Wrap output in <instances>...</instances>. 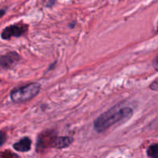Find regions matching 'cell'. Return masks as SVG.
Returning <instances> with one entry per match:
<instances>
[{
  "label": "cell",
  "instance_id": "6da1fadb",
  "mask_svg": "<svg viewBox=\"0 0 158 158\" xmlns=\"http://www.w3.org/2000/svg\"><path fill=\"white\" fill-rule=\"evenodd\" d=\"M132 115L133 110L130 107H123L120 109H116V108L110 109L102 114L100 116H99L94 120V130L98 133L103 132L115 123L130 118Z\"/></svg>",
  "mask_w": 158,
  "mask_h": 158
},
{
  "label": "cell",
  "instance_id": "7a4b0ae2",
  "mask_svg": "<svg viewBox=\"0 0 158 158\" xmlns=\"http://www.w3.org/2000/svg\"><path fill=\"white\" fill-rule=\"evenodd\" d=\"M40 89L41 85L35 83H31L24 86H19L11 91V100L15 103H25L36 97L40 94Z\"/></svg>",
  "mask_w": 158,
  "mask_h": 158
},
{
  "label": "cell",
  "instance_id": "3957f363",
  "mask_svg": "<svg viewBox=\"0 0 158 158\" xmlns=\"http://www.w3.org/2000/svg\"><path fill=\"white\" fill-rule=\"evenodd\" d=\"M28 30L27 25L19 23L7 26L2 30L1 37L3 40H9L12 37H20Z\"/></svg>",
  "mask_w": 158,
  "mask_h": 158
},
{
  "label": "cell",
  "instance_id": "277c9868",
  "mask_svg": "<svg viewBox=\"0 0 158 158\" xmlns=\"http://www.w3.org/2000/svg\"><path fill=\"white\" fill-rule=\"evenodd\" d=\"M21 57L17 52H10L0 56V69H10L20 60Z\"/></svg>",
  "mask_w": 158,
  "mask_h": 158
},
{
  "label": "cell",
  "instance_id": "5b68a950",
  "mask_svg": "<svg viewBox=\"0 0 158 158\" xmlns=\"http://www.w3.org/2000/svg\"><path fill=\"white\" fill-rule=\"evenodd\" d=\"M73 143V138L70 137H56L54 136L52 138L51 147L56 149H63L68 148Z\"/></svg>",
  "mask_w": 158,
  "mask_h": 158
},
{
  "label": "cell",
  "instance_id": "8992f818",
  "mask_svg": "<svg viewBox=\"0 0 158 158\" xmlns=\"http://www.w3.org/2000/svg\"><path fill=\"white\" fill-rule=\"evenodd\" d=\"M32 141L30 139L27 137H25L22 138L19 141L13 144V148L19 152H27L30 151Z\"/></svg>",
  "mask_w": 158,
  "mask_h": 158
},
{
  "label": "cell",
  "instance_id": "52a82bcc",
  "mask_svg": "<svg viewBox=\"0 0 158 158\" xmlns=\"http://www.w3.org/2000/svg\"><path fill=\"white\" fill-rule=\"evenodd\" d=\"M157 144H153L148 149V155L151 158H157Z\"/></svg>",
  "mask_w": 158,
  "mask_h": 158
},
{
  "label": "cell",
  "instance_id": "ba28073f",
  "mask_svg": "<svg viewBox=\"0 0 158 158\" xmlns=\"http://www.w3.org/2000/svg\"><path fill=\"white\" fill-rule=\"evenodd\" d=\"M0 158H18V156L9 151H6L0 154Z\"/></svg>",
  "mask_w": 158,
  "mask_h": 158
},
{
  "label": "cell",
  "instance_id": "9c48e42d",
  "mask_svg": "<svg viewBox=\"0 0 158 158\" xmlns=\"http://www.w3.org/2000/svg\"><path fill=\"white\" fill-rule=\"evenodd\" d=\"M6 140V134L4 131H0V146L3 144Z\"/></svg>",
  "mask_w": 158,
  "mask_h": 158
},
{
  "label": "cell",
  "instance_id": "30bf717a",
  "mask_svg": "<svg viewBox=\"0 0 158 158\" xmlns=\"http://www.w3.org/2000/svg\"><path fill=\"white\" fill-rule=\"evenodd\" d=\"M150 88L151 89H152L153 90H155L157 91L158 89V83H157V79H156L155 80H154V82H153L152 83H151V85L150 86Z\"/></svg>",
  "mask_w": 158,
  "mask_h": 158
},
{
  "label": "cell",
  "instance_id": "8fae6325",
  "mask_svg": "<svg viewBox=\"0 0 158 158\" xmlns=\"http://www.w3.org/2000/svg\"><path fill=\"white\" fill-rule=\"evenodd\" d=\"M5 13H6V11L4 9H0V19L5 15Z\"/></svg>",
  "mask_w": 158,
  "mask_h": 158
}]
</instances>
